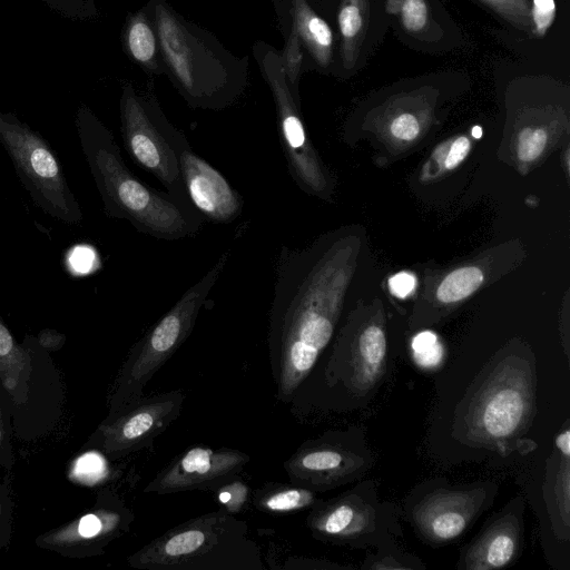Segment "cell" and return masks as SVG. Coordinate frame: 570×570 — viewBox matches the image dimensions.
Masks as SVG:
<instances>
[{"label":"cell","instance_id":"cell-1","mask_svg":"<svg viewBox=\"0 0 570 570\" xmlns=\"http://www.w3.org/2000/svg\"><path fill=\"white\" fill-rule=\"evenodd\" d=\"M330 249L282 246L269 312L268 350L277 399L292 402L311 375L335 327L338 296L333 292Z\"/></svg>","mask_w":570,"mask_h":570},{"label":"cell","instance_id":"cell-2","mask_svg":"<svg viewBox=\"0 0 570 570\" xmlns=\"http://www.w3.org/2000/svg\"><path fill=\"white\" fill-rule=\"evenodd\" d=\"M80 147L109 217L164 240L195 236L204 218L190 203L139 180L127 167L111 131L87 107L78 111Z\"/></svg>","mask_w":570,"mask_h":570},{"label":"cell","instance_id":"cell-3","mask_svg":"<svg viewBox=\"0 0 570 570\" xmlns=\"http://www.w3.org/2000/svg\"><path fill=\"white\" fill-rule=\"evenodd\" d=\"M144 8L158 36L164 75L189 107L222 110L239 100L248 86L247 55H234L166 0H148Z\"/></svg>","mask_w":570,"mask_h":570},{"label":"cell","instance_id":"cell-4","mask_svg":"<svg viewBox=\"0 0 570 570\" xmlns=\"http://www.w3.org/2000/svg\"><path fill=\"white\" fill-rule=\"evenodd\" d=\"M142 570H263L248 525L222 508L180 523L128 557Z\"/></svg>","mask_w":570,"mask_h":570},{"label":"cell","instance_id":"cell-5","mask_svg":"<svg viewBox=\"0 0 570 570\" xmlns=\"http://www.w3.org/2000/svg\"><path fill=\"white\" fill-rule=\"evenodd\" d=\"M534 401L535 372L531 361L514 355L495 361L462 415L464 439L480 446L508 445L530 426Z\"/></svg>","mask_w":570,"mask_h":570},{"label":"cell","instance_id":"cell-6","mask_svg":"<svg viewBox=\"0 0 570 570\" xmlns=\"http://www.w3.org/2000/svg\"><path fill=\"white\" fill-rule=\"evenodd\" d=\"M230 255L229 247L132 346L112 390L111 413L140 399L151 377L191 334L198 314Z\"/></svg>","mask_w":570,"mask_h":570},{"label":"cell","instance_id":"cell-7","mask_svg":"<svg viewBox=\"0 0 570 570\" xmlns=\"http://www.w3.org/2000/svg\"><path fill=\"white\" fill-rule=\"evenodd\" d=\"M154 88V77H149L142 90H137L131 82L122 85L119 109L124 145L131 159L151 174L167 193L190 203L179 166V154L189 142L166 117Z\"/></svg>","mask_w":570,"mask_h":570},{"label":"cell","instance_id":"cell-8","mask_svg":"<svg viewBox=\"0 0 570 570\" xmlns=\"http://www.w3.org/2000/svg\"><path fill=\"white\" fill-rule=\"evenodd\" d=\"M0 141L20 180L43 212L68 224L82 219L56 155L36 131L12 115L0 111Z\"/></svg>","mask_w":570,"mask_h":570},{"label":"cell","instance_id":"cell-9","mask_svg":"<svg viewBox=\"0 0 570 570\" xmlns=\"http://www.w3.org/2000/svg\"><path fill=\"white\" fill-rule=\"evenodd\" d=\"M252 51L275 104L288 173L301 189L320 195L326 187V179L306 135L299 98L293 95L286 81L279 51L262 40L253 45Z\"/></svg>","mask_w":570,"mask_h":570},{"label":"cell","instance_id":"cell-10","mask_svg":"<svg viewBox=\"0 0 570 570\" xmlns=\"http://www.w3.org/2000/svg\"><path fill=\"white\" fill-rule=\"evenodd\" d=\"M185 402L183 390L141 396L121 410L99 429L104 451L114 458L153 445L179 416Z\"/></svg>","mask_w":570,"mask_h":570},{"label":"cell","instance_id":"cell-11","mask_svg":"<svg viewBox=\"0 0 570 570\" xmlns=\"http://www.w3.org/2000/svg\"><path fill=\"white\" fill-rule=\"evenodd\" d=\"M249 460L247 453L236 449L196 445L161 469L144 492L164 495L196 490L215 491L237 476Z\"/></svg>","mask_w":570,"mask_h":570},{"label":"cell","instance_id":"cell-12","mask_svg":"<svg viewBox=\"0 0 570 570\" xmlns=\"http://www.w3.org/2000/svg\"><path fill=\"white\" fill-rule=\"evenodd\" d=\"M361 456L328 438L308 440L283 463L289 482L325 491L348 481L360 471Z\"/></svg>","mask_w":570,"mask_h":570},{"label":"cell","instance_id":"cell-13","mask_svg":"<svg viewBox=\"0 0 570 570\" xmlns=\"http://www.w3.org/2000/svg\"><path fill=\"white\" fill-rule=\"evenodd\" d=\"M179 166L188 198L204 219L228 224L240 215L244 200L239 193L190 145L180 151Z\"/></svg>","mask_w":570,"mask_h":570},{"label":"cell","instance_id":"cell-14","mask_svg":"<svg viewBox=\"0 0 570 570\" xmlns=\"http://www.w3.org/2000/svg\"><path fill=\"white\" fill-rule=\"evenodd\" d=\"M484 498L482 489L433 492L415 507L414 523L429 541L449 542L466 529Z\"/></svg>","mask_w":570,"mask_h":570},{"label":"cell","instance_id":"cell-15","mask_svg":"<svg viewBox=\"0 0 570 570\" xmlns=\"http://www.w3.org/2000/svg\"><path fill=\"white\" fill-rule=\"evenodd\" d=\"M306 527L315 539L346 541L367 532L374 524V510L355 495L330 501L316 500L311 507Z\"/></svg>","mask_w":570,"mask_h":570},{"label":"cell","instance_id":"cell-16","mask_svg":"<svg viewBox=\"0 0 570 570\" xmlns=\"http://www.w3.org/2000/svg\"><path fill=\"white\" fill-rule=\"evenodd\" d=\"M344 364L326 377L340 374L352 391H370L385 371L386 337L383 328L375 324L366 326L354 341Z\"/></svg>","mask_w":570,"mask_h":570},{"label":"cell","instance_id":"cell-17","mask_svg":"<svg viewBox=\"0 0 570 570\" xmlns=\"http://www.w3.org/2000/svg\"><path fill=\"white\" fill-rule=\"evenodd\" d=\"M520 537L517 515L505 514L497 519L468 549L462 568L492 570L508 566L517 556Z\"/></svg>","mask_w":570,"mask_h":570},{"label":"cell","instance_id":"cell-18","mask_svg":"<svg viewBox=\"0 0 570 570\" xmlns=\"http://www.w3.org/2000/svg\"><path fill=\"white\" fill-rule=\"evenodd\" d=\"M134 514L125 507L121 509L100 508L82 515L42 537L47 546L62 547L87 541H102L128 530Z\"/></svg>","mask_w":570,"mask_h":570},{"label":"cell","instance_id":"cell-19","mask_svg":"<svg viewBox=\"0 0 570 570\" xmlns=\"http://www.w3.org/2000/svg\"><path fill=\"white\" fill-rule=\"evenodd\" d=\"M291 10L306 60L316 69L327 71L334 60L332 28L307 0H291Z\"/></svg>","mask_w":570,"mask_h":570},{"label":"cell","instance_id":"cell-20","mask_svg":"<svg viewBox=\"0 0 570 570\" xmlns=\"http://www.w3.org/2000/svg\"><path fill=\"white\" fill-rule=\"evenodd\" d=\"M122 43L128 58L145 73L149 77L164 75L158 36L144 7L127 16Z\"/></svg>","mask_w":570,"mask_h":570},{"label":"cell","instance_id":"cell-21","mask_svg":"<svg viewBox=\"0 0 570 570\" xmlns=\"http://www.w3.org/2000/svg\"><path fill=\"white\" fill-rule=\"evenodd\" d=\"M31 357L20 346L0 317V380L16 404L28 400Z\"/></svg>","mask_w":570,"mask_h":570},{"label":"cell","instance_id":"cell-22","mask_svg":"<svg viewBox=\"0 0 570 570\" xmlns=\"http://www.w3.org/2000/svg\"><path fill=\"white\" fill-rule=\"evenodd\" d=\"M370 18V0H341L336 22L340 32V61L345 71L356 65Z\"/></svg>","mask_w":570,"mask_h":570},{"label":"cell","instance_id":"cell-23","mask_svg":"<svg viewBox=\"0 0 570 570\" xmlns=\"http://www.w3.org/2000/svg\"><path fill=\"white\" fill-rule=\"evenodd\" d=\"M273 3L284 37V47L279 51L282 66L293 95L299 98L298 85L306 70V58L294 24L291 0H274Z\"/></svg>","mask_w":570,"mask_h":570},{"label":"cell","instance_id":"cell-24","mask_svg":"<svg viewBox=\"0 0 570 570\" xmlns=\"http://www.w3.org/2000/svg\"><path fill=\"white\" fill-rule=\"evenodd\" d=\"M317 498L315 492L292 482H267L253 495L254 507L264 513L283 514L311 508Z\"/></svg>","mask_w":570,"mask_h":570},{"label":"cell","instance_id":"cell-25","mask_svg":"<svg viewBox=\"0 0 570 570\" xmlns=\"http://www.w3.org/2000/svg\"><path fill=\"white\" fill-rule=\"evenodd\" d=\"M558 451V450H557ZM559 461L554 466V474L551 484V504L552 515H556L558 522L564 528L567 534L569 531L570 517V453L558 451Z\"/></svg>","mask_w":570,"mask_h":570},{"label":"cell","instance_id":"cell-26","mask_svg":"<svg viewBox=\"0 0 570 570\" xmlns=\"http://www.w3.org/2000/svg\"><path fill=\"white\" fill-rule=\"evenodd\" d=\"M483 274L474 266L450 273L440 284L436 296L442 303H455L470 296L482 284Z\"/></svg>","mask_w":570,"mask_h":570},{"label":"cell","instance_id":"cell-27","mask_svg":"<svg viewBox=\"0 0 570 570\" xmlns=\"http://www.w3.org/2000/svg\"><path fill=\"white\" fill-rule=\"evenodd\" d=\"M386 10L399 16L403 28L410 33H421L430 27L426 0H387Z\"/></svg>","mask_w":570,"mask_h":570},{"label":"cell","instance_id":"cell-28","mask_svg":"<svg viewBox=\"0 0 570 570\" xmlns=\"http://www.w3.org/2000/svg\"><path fill=\"white\" fill-rule=\"evenodd\" d=\"M411 347L414 362L424 370H434L443 362L444 347L436 334L431 331L416 334Z\"/></svg>","mask_w":570,"mask_h":570},{"label":"cell","instance_id":"cell-29","mask_svg":"<svg viewBox=\"0 0 570 570\" xmlns=\"http://www.w3.org/2000/svg\"><path fill=\"white\" fill-rule=\"evenodd\" d=\"M515 28L530 31L529 0H480Z\"/></svg>","mask_w":570,"mask_h":570},{"label":"cell","instance_id":"cell-30","mask_svg":"<svg viewBox=\"0 0 570 570\" xmlns=\"http://www.w3.org/2000/svg\"><path fill=\"white\" fill-rule=\"evenodd\" d=\"M547 144V132L540 127H527L518 138V157L525 163L537 159Z\"/></svg>","mask_w":570,"mask_h":570},{"label":"cell","instance_id":"cell-31","mask_svg":"<svg viewBox=\"0 0 570 570\" xmlns=\"http://www.w3.org/2000/svg\"><path fill=\"white\" fill-rule=\"evenodd\" d=\"M217 500L230 513L239 512L248 495V487L243 482L238 475L222 484L214 491Z\"/></svg>","mask_w":570,"mask_h":570},{"label":"cell","instance_id":"cell-32","mask_svg":"<svg viewBox=\"0 0 570 570\" xmlns=\"http://www.w3.org/2000/svg\"><path fill=\"white\" fill-rule=\"evenodd\" d=\"M554 16V0H532V6H530V30L532 33L537 37H543L553 23Z\"/></svg>","mask_w":570,"mask_h":570},{"label":"cell","instance_id":"cell-33","mask_svg":"<svg viewBox=\"0 0 570 570\" xmlns=\"http://www.w3.org/2000/svg\"><path fill=\"white\" fill-rule=\"evenodd\" d=\"M420 119L411 111H401L395 115L390 122V131L393 137L410 141L420 134Z\"/></svg>","mask_w":570,"mask_h":570},{"label":"cell","instance_id":"cell-34","mask_svg":"<svg viewBox=\"0 0 570 570\" xmlns=\"http://www.w3.org/2000/svg\"><path fill=\"white\" fill-rule=\"evenodd\" d=\"M470 150V141L466 137L456 138L450 147L444 166L448 169L455 168L468 155Z\"/></svg>","mask_w":570,"mask_h":570},{"label":"cell","instance_id":"cell-35","mask_svg":"<svg viewBox=\"0 0 570 570\" xmlns=\"http://www.w3.org/2000/svg\"><path fill=\"white\" fill-rule=\"evenodd\" d=\"M391 292L397 297H406L415 287V277L406 272L395 274L390 278Z\"/></svg>","mask_w":570,"mask_h":570},{"label":"cell","instance_id":"cell-36","mask_svg":"<svg viewBox=\"0 0 570 570\" xmlns=\"http://www.w3.org/2000/svg\"><path fill=\"white\" fill-rule=\"evenodd\" d=\"M472 136L474 138H480L482 136V128L479 127V126H475L473 129H472Z\"/></svg>","mask_w":570,"mask_h":570},{"label":"cell","instance_id":"cell-37","mask_svg":"<svg viewBox=\"0 0 570 570\" xmlns=\"http://www.w3.org/2000/svg\"><path fill=\"white\" fill-rule=\"evenodd\" d=\"M1 440H2V429H1V425H0V444H1Z\"/></svg>","mask_w":570,"mask_h":570},{"label":"cell","instance_id":"cell-38","mask_svg":"<svg viewBox=\"0 0 570 570\" xmlns=\"http://www.w3.org/2000/svg\"><path fill=\"white\" fill-rule=\"evenodd\" d=\"M0 514H1V505H0Z\"/></svg>","mask_w":570,"mask_h":570}]
</instances>
